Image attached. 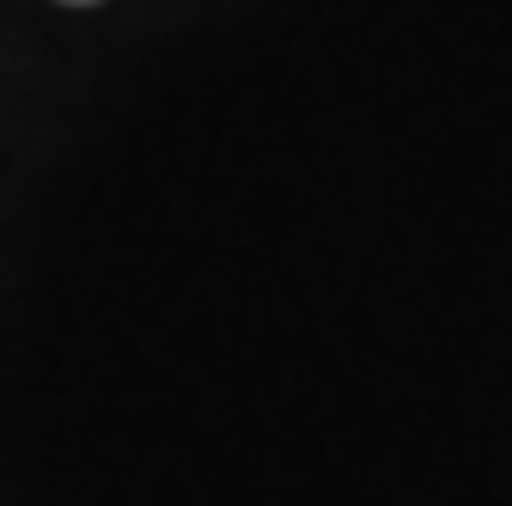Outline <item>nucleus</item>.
<instances>
[{
  "instance_id": "obj_1",
  "label": "nucleus",
  "mask_w": 512,
  "mask_h": 506,
  "mask_svg": "<svg viewBox=\"0 0 512 506\" xmlns=\"http://www.w3.org/2000/svg\"><path fill=\"white\" fill-rule=\"evenodd\" d=\"M80 7H86V0H80Z\"/></svg>"
}]
</instances>
